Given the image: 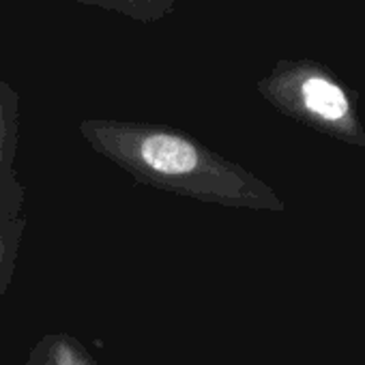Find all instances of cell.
I'll return each mask as SVG.
<instances>
[{
	"label": "cell",
	"instance_id": "5b68a950",
	"mask_svg": "<svg viewBox=\"0 0 365 365\" xmlns=\"http://www.w3.org/2000/svg\"><path fill=\"white\" fill-rule=\"evenodd\" d=\"M24 232H26V217H20L18 222H14L0 232V299H3V294L11 286Z\"/></svg>",
	"mask_w": 365,
	"mask_h": 365
},
{
	"label": "cell",
	"instance_id": "6da1fadb",
	"mask_svg": "<svg viewBox=\"0 0 365 365\" xmlns=\"http://www.w3.org/2000/svg\"><path fill=\"white\" fill-rule=\"evenodd\" d=\"M80 133L97 153L146 185L224 207L284 209L262 180L182 133L116 120H84Z\"/></svg>",
	"mask_w": 365,
	"mask_h": 365
},
{
	"label": "cell",
	"instance_id": "7a4b0ae2",
	"mask_svg": "<svg viewBox=\"0 0 365 365\" xmlns=\"http://www.w3.org/2000/svg\"><path fill=\"white\" fill-rule=\"evenodd\" d=\"M282 97L284 103L309 125H316L346 142L365 144V133L356 125L350 99L333 80L318 73H307L299 78L297 84H288Z\"/></svg>",
	"mask_w": 365,
	"mask_h": 365
},
{
	"label": "cell",
	"instance_id": "3957f363",
	"mask_svg": "<svg viewBox=\"0 0 365 365\" xmlns=\"http://www.w3.org/2000/svg\"><path fill=\"white\" fill-rule=\"evenodd\" d=\"M20 93L0 78V232L24 217L26 190L18 180Z\"/></svg>",
	"mask_w": 365,
	"mask_h": 365
},
{
	"label": "cell",
	"instance_id": "277c9868",
	"mask_svg": "<svg viewBox=\"0 0 365 365\" xmlns=\"http://www.w3.org/2000/svg\"><path fill=\"white\" fill-rule=\"evenodd\" d=\"M24 365H97L86 348L67 333H48L31 348Z\"/></svg>",
	"mask_w": 365,
	"mask_h": 365
}]
</instances>
